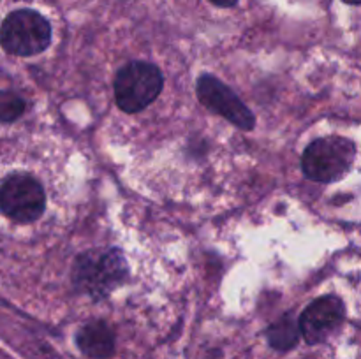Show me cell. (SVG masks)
<instances>
[{
  "instance_id": "cell-1",
  "label": "cell",
  "mask_w": 361,
  "mask_h": 359,
  "mask_svg": "<svg viewBox=\"0 0 361 359\" xmlns=\"http://www.w3.org/2000/svg\"><path fill=\"white\" fill-rule=\"evenodd\" d=\"M71 277L81 294L104 299L127 280L129 266L120 248H92L76 257Z\"/></svg>"
},
{
  "instance_id": "cell-2",
  "label": "cell",
  "mask_w": 361,
  "mask_h": 359,
  "mask_svg": "<svg viewBox=\"0 0 361 359\" xmlns=\"http://www.w3.org/2000/svg\"><path fill=\"white\" fill-rule=\"evenodd\" d=\"M356 158V146L342 136H326L312 141L302 157L307 178L319 183H334L344 178Z\"/></svg>"
},
{
  "instance_id": "cell-5",
  "label": "cell",
  "mask_w": 361,
  "mask_h": 359,
  "mask_svg": "<svg viewBox=\"0 0 361 359\" xmlns=\"http://www.w3.org/2000/svg\"><path fill=\"white\" fill-rule=\"evenodd\" d=\"M46 194L41 182L25 172L7 176L0 185V211L18 224H30L42 217Z\"/></svg>"
},
{
  "instance_id": "cell-7",
  "label": "cell",
  "mask_w": 361,
  "mask_h": 359,
  "mask_svg": "<svg viewBox=\"0 0 361 359\" xmlns=\"http://www.w3.org/2000/svg\"><path fill=\"white\" fill-rule=\"evenodd\" d=\"M344 317L345 306L341 298L334 294L317 298L300 315V334L309 345L323 344L341 327Z\"/></svg>"
},
{
  "instance_id": "cell-6",
  "label": "cell",
  "mask_w": 361,
  "mask_h": 359,
  "mask_svg": "<svg viewBox=\"0 0 361 359\" xmlns=\"http://www.w3.org/2000/svg\"><path fill=\"white\" fill-rule=\"evenodd\" d=\"M197 99L204 108L217 115L224 116L228 122L236 125L242 130H252L256 118L252 111L242 102V99L212 74H203L196 83Z\"/></svg>"
},
{
  "instance_id": "cell-3",
  "label": "cell",
  "mask_w": 361,
  "mask_h": 359,
  "mask_svg": "<svg viewBox=\"0 0 361 359\" xmlns=\"http://www.w3.org/2000/svg\"><path fill=\"white\" fill-rule=\"evenodd\" d=\"M0 44L9 55H39L51 44V27L48 20L35 11H13L0 27Z\"/></svg>"
},
{
  "instance_id": "cell-10",
  "label": "cell",
  "mask_w": 361,
  "mask_h": 359,
  "mask_svg": "<svg viewBox=\"0 0 361 359\" xmlns=\"http://www.w3.org/2000/svg\"><path fill=\"white\" fill-rule=\"evenodd\" d=\"M27 109L23 97L11 90H0V123H13Z\"/></svg>"
},
{
  "instance_id": "cell-11",
  "label": "cell",
  "mask_w": 361,
  "mask_h": 359,
  "mask_svg": "<svg viewBox=\"0 0 361 359\" xmlns=\"http://www.w3.org/2000/svg\"><path fill=\"white\" fill-rule=\"evenodd\" d=\"M210 2L217 7H233V6H236L240 0H210Z\"/></svg>"
},
{
  "instance_id": "cell-8",
  "label": "cell",
  "mask_w": 361,
  "mask_h": 359,
  "mask_svg": "<svg viewBox=\"0 0 361 359\" xmlns=\"http://www.w3.org/2000/svg\"><path fill=\"white\" fill-rule=\"evenodd\" d=\"M76 344L87 358L108 359L115 352V333L102 320H92L78 331Z\"/></svg>"
},
{
  "instance_id": "cell-9",
  "label": "cell",
  "mask_w": 361,
  "mask_h": 359,
  "mask_svg": "<svg viewBox=\"0 0 361 359\" xmlns=\"http://www.w3.org/2000/svg\"><path fill=\"white\" fill-rule=\"evenodd\" d=\"M267 340L275 351H291L300 340V326L295 313L288 312L267 329Z\"/></svg>"
},
{
  "instance_id": "cell-4",
  "label": "cell",
  "mask_w": 361,
  "mask_h": 359,
  "mask_svg": "<svg viewBox=\"0 0 361 359\" xmlns=\"http://www.w3.org/2000/svg\"><path fill=\"white\" fill-rule=\"evenodd\" d=\"M164 87L159 67L148 62H129L115 77L116 106L126 113H140L152 104Z\"/></svg>"
},
{
  "instance_id": "cell-12",
  "label": "cell",
  "mask_w": 361,
  "mask_h": 359,
  "mask_svg": "<svg viewBox=\"0 0 361 359\" xmlns=\"http://www.w3.org/2000/svg\"><path fill=\"white\" fill-rule=\"evenodd\" d=\"M342 2L349 4V6H361V0H342Z\"/></svg>"
}]
</instances>
